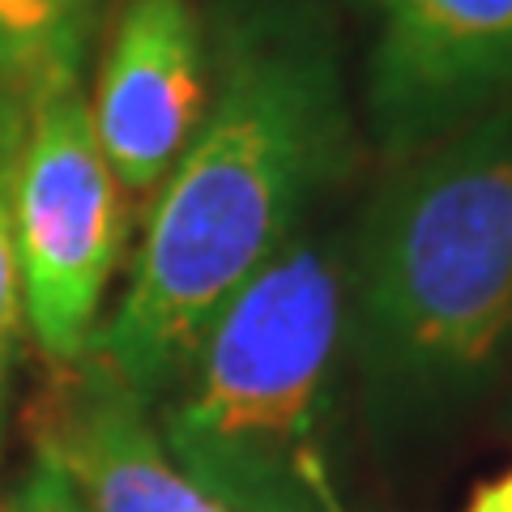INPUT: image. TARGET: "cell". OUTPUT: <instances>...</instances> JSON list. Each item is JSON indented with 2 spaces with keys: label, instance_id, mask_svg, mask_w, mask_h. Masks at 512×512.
Listing matches in <instances>:
<instances>
[{
  "label": "cell",
  "instance_id": "8fae6325",
  "mask_svg": "<svg viewBox=\"0 0 512 512\" xmlns=\"http://www.w3.org/2000/svg\"><path fill=\"white\" fill-rule=\"evenodd\" d=\"M466 512H512V500L491 483V487H483V491L474 495V504H470Z\"/></svg>",
  "mask_w": 512,
  "mask_h": 512
},
{
  "label": "cell",
  "instance_id": "52a82bcc",
  "mask_svg": "<svg viewBox=\"0 0 512 512\" xmlns=\"http://www.w3.org/2000/svg\"><path fill=\"white\" fill-rule=\"evenodd\" d=\"M35 461L52 466L90 512H227L197 491L146 419V397L86 350L56 363L30 406Z\"/></svg>",
  "mask_w": 512,
  "mask_h": 512
},
{
  "label": "cell",
  "instance_id": "7a4b0ae2",
  "mask_svg": "<svg viewBox=\"0 0 512 512\" xmlns=\"http://www.w3.org/2000/svg\"><path fill=\"white\" fill-rule=\"evenodd\" d=\"M346 329L380 406H448L512 338V103L423 146L346 261Z\"/></svg>",
  "mask_w": 512,
  "mask_h": 512
},
{
  "label": "cell",
  "instance_id": "9c48e42d",
  "mask_svg": "<svg viewBox=\"0 0 512 512\" xmlns=\"http://www.w3.org/2000/svg\"><path fill=\"white\" fill-rule=\"evenodd\" d=\"M13 146L18 137L0 133V389L13 363V346L22 333V278H18V252H13V214H9V175H13Z\"/></svg>",
  "mask_w": 512,
  "mask_h": 512
},
{
  "label": "cell",
  "instance_id": "8992f818",
  "mask_svg": "<svg viewBox=\"0 0 512 512\" xmlns=\"http://www.w3.org/2000/svg\"><path fill=\"white\" fill-rule=\"evenodd\" d=\"M86 99L124 197H154L210 107L197 9L188 0H124Z\"/></svg>",
  "mask_w": 512,
  "mask_h": 512
},
{
  "label": "cell",
  "instance_id": "7c38bea8",
  "mask_svg": "<svg viewBox=\"0 0 512 512\" xmlns=\"http://www.w3.org/2000/svg\"><path fill=\"white\" fill-rule=\"evenodd\" d=\"M495 487H500V491L508 495V500H512V470H508V474H504V478H500V483H495Z\"/></svg>",
  "mask_w": 512,
  "mask_h": 512
},
{
  "label": "cell",
  "instance_id": "3957f363",
  "mask_svg": "<svg viewBox=\"0 0 512 512\" xmlns=\"http://www.w3.org/2000/svg\"><path fill=\"white\" fill-rule=\"evenodd\" d=\"M346 342V256L295 231L201 329L158 436L227 512H338L325 414Z\"/></svg>",
  "mask_w": 512,
  "mask_h": 512
},
{
  "label": "cell",
  "instance_id": "277c9868",
  "mask_svg": "<svg viewBox=\"0 0 512 512\" xmlns=\"http://www.w3.org/2000/svg\"><path fill=\"white\" fill-rule=\"evenodd\" d=\"M9 214L30 333L52 363L82 359L128 227V197L94 137L82 77L52 86L22 120Z\"/></svg>",
  "mask_w": 512,
  "mask_h": 512
},
{
  "label": "cell",
  "instance_id": "6da1fadb",
  "mask_svg": "<svg viewBox=\"0 0 512 512\" xmlns=\"http://www.w3.org/2000/svg\"><path fill=\"white\" fill-rule=\"evenodd\" d=\"M338 141V82L312 30H239L201 128L150 197L124 295L94 333V355L146 402L163 397L214 312L299 231Z\"/></svg>",
  "mask_w": 512,
  "mask_h": 512
},
{
  "label": "cell",
  "instance_id": "ba28073f",
  "mask_svg": "<svg viewBox=\"0 0 512 512\" xmlns=\"http://www.w3.org/2000/svg\"><path fill=\"white\" fill-rule=\"evenodd\" d=\"M94 0H0V133L18 137L52 86L82 77Z\"/></svg>",
  "mask_w": 512,
  "mask_h": 512
},
{
  "label": "cell",
  "instance_id": "5b68a950",
  "mask_svg": "<svg viewBox=\"0 0 512 512\" xmlns=\"http://www.w3.org/2000/svg\"><path fill=\"white\" fill-rule=\"evenodd\" d=\"M372 111L397 150L431 146L512 103V0H363Z\"/></svg>",
  "mask_w": 512,
  "mask_h": 512
},
{
  "label": "cell",
  "instance_id": "30bf717a",
  "mask_svg": "<svg viewBox=\"0 0 512 512\" xmlns=\"http://www.w3.org/2000/svg\"><path fill=\"white\" fill-rule=\"evenodd\" d=\"M0 512H90V508L52 466L35 461V466L22 470L18 483L0 495Z\"/></svg>",
  "mask_w": 512,
  "mask_h": 512
}]
</instances>
